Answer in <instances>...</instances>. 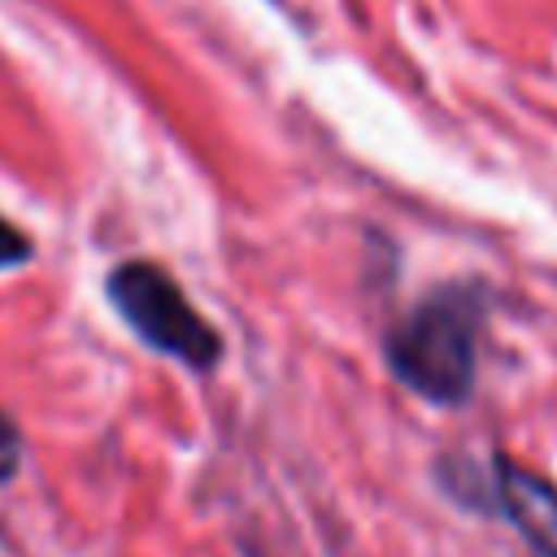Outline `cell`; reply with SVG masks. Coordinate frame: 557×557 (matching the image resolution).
I'll return each instance as SVG.
<instances>
[{
	"label": "cell",
	"instance_id": "3957f363",
	"mask_svg": "<svg viewBox=\"0 0 557 557\" xmlns=\"http://www.w3.org/2000/svg\"><path fill=\"white\" fill-rule=\"evenodd\" d=\"M466 487H457L453 496L466 500H479L474 509H496L540 557H557V483L544 479L540 470L505 457V453H492L487 466H466L457 470Z\"/></svg>",
	"mask_w": 557,
	"mask_h": 557
},
{
	"label": "cell",
	"instance_id": "277c9868",
	"mask_svg": "<svg viewBox=\"0 0 557 557\" xmlns=\"http://www.w3.org/2000/svg\"><path fill=\"white\" fill-rule=\"evenodd\" d=\"M35 257V239L17 226V222H9L4 213H0V270H13V265H26Z\"/></svg>",
	"mask_w": 557,
	"mask_h": 557
},
{
	"label": "cell",
	"instance_id": "7a4b0ae2",
	"mask_svg": "<svg viewBox=\"0 0 557 557\" xmlns=\"http://www.w3.org/2000/svg\"><path fill=\"white\" fill-rule=\"evenodd\" d=\"M104 296L144 348H152L196 374H209L222 361L218 326L187 300V292L161 261H148V257L117 261L104 274Z\"/></svg>",
	"mask_w": 557,
	"mask_h": 557
},
{
	"label": "cell",
	"instance_id": "6da1fadb",
	"mask_svg": "<svg viewBox=\"0 0 557 557\" xmlns=\"http://www.w3.org/2000/svg\"><path fill=\"white\" fill-rule=\"evenodd\" d=\"M492 313V287L483 278H448L431 287L413 309L396 318L383 339L392 379L426 405L457 409L479 379V344Z\"/></svg>",
	"mask_w": 557,
	"mask_h": 557
},
{
	"label": "cell",
	"instance_id": "5b68a950",
	"mask_svg": "<svg viewBox=\"0 0 557 557\" xmlns=\"http://www.w3.org/2000/svg\"><path fill=\"white\" fill-rule=\"evenodd\" d=\"M17 466H22V431H17V422L0 409V487L17 474Z\"/></svg>",
	"mask_w": 557,
	"mask_h": 557
}]
</instances>
